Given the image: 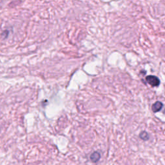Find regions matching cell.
I'll use <instances>...</instances> for the list:
<instances>
[{
	"mask_svg": "<svg viewBox=\"0 0 165 165\" xmlns=\"http://www.w3.org/2000/svg\"><path fill=\"white\" fill-rule=\"evenodd\" d=\"M163 106V103L160 101H157L152 105V109L154 112H158L160 111Z\"/></svg>",
	"mask_w": 165,
	"mask_h": 165,
	"instance_id": "7a4b0ae2",
	"label": "cell"
},
{
	"mask_svg": "<svg viewBox=\"0 0 165 165\" xmlns=\"http://www.w3.org/2000/svg\"><path fill=\"white\" fill-rule=\"evenodd\" d=\"M139 136L143 140H148L149 139V135L148 134V133H146V132H141L140 133Z\"/></svg>",
	"mask_w": 165,
	"mask_h": 165,
	"instance_id": "277c9868",
	"label": "cell"
},
{
	"mask_svg": "<svg viewBox=\"0 0 165 165\" xmlns=\"http://www.w3.org/2000/svg\"><path fill=\"white\" fill-rule=\"evenodd\" d=\"M146 80L148 84H150L152 86H158L160 84V81L158 77L154 76H148L146 77Z\"/></svg>",
	"mask_w": 165,
	"mask_h": 165,
	"instance_id": "6da1fadb",
	"label": "cell"
},
{
	"mask_svg": "<svg viewBox=\"0 0 165 165\" xmlns=\"http://www.w3.org/2000/svg\"><path fill=\"white\" fill-rule=\"evenodd\" d=\"M101 158V155L99 152H95L90 155V159L93 163H97Z\"/></svg>",
	"mask_w": 165,
	"mask_h": 165,
	"instance_id": "3957f363",
	"label": "cell"
}]
</instances>
